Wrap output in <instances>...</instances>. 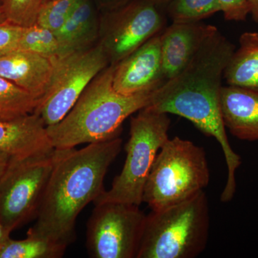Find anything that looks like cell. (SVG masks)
I'll use <instances>...</instances> for the list:
<instances>
[{"mask_svg":"<svg viewBox=\"0 0 258 258\" xmlns=\"http://www.w3.org/2000/svg\"><path fill=\"white\" fill-rule=\"evenodd\" d=\"M117 137L81 149H55V163L37 213L28 231L68 246L76 238L77 217L104 191L107 171L121 150Z\"/></svg>","mask_w":258,"mask_h":258,"instance_id":"1","label":"cell"},{"mask_svg":"<svg viewBox=\"0 0 258 258\" xmlns=\"http://www.w3.org/2000/svg\"><path fill=\"white\" fill-rule=\"evenodd\" d=\"M235 45L217 30L204 42L189 63L153 94L148 109L179 115L220 144L226 164L233 167L241 157L231 147L222 119L220 95L227 63Z\"/></svg>","mask_w":258,"mask_h":258,"instance_id":"2","label":"cell"},{"mask_svg":"<svg viewBox=\"0 0 258 258\" xmlns=\"http://www.w3.org/2000/svg\"><path fill=\"white\" fill-rule=\"evenodd\" d=\"M114 69L115 66L109 64L97 75L66 116L46 126L55 149H71L114 138L128 116L149 104L156 90L131 96L120 94L113 86Z\"/></svg>","mask_w":258,"mask_h":258,"instance_id":"3","label":"cell"},{"mask_svg":"<svg viewBox=\"0 0 258 258\" xmlns=\"http://www.w3.org/2000/svg\"><path fill=\"white\" fill-rule=\"evenodd\" d=\"M210 209L205 191L146 215L137 258H195L206 248Z\"/></svg>","mask_w":258,"mask_h":258,"instance_id":"4","label":"cell"},{"mask_svg":"<svg viewBox=\"0 0 258 258\" xmlns=\"http://www.w3.org/2000/svg\"><path fill=\"white\" fill-rule=\"evenodd\" d=\"M210 182V169L203 147L175 137L162 146L148 177L143 203L153 211L193 198Z\"/></svg>","mask_w":258,"mask_h":258,"instance_id":"5","label":"cell"},{"mask_svg":"<svg viewBox=\"0 0 258 258\" xmlns=\"http://www.w3.org/2000/svg\"><path fill=\"white\" fill-rule=\"evenodd\" d=\"M170 123L167 113L147 108L132 117L123 169L113 179L111 189L104 190L93 202L95 205L121 203L140 206L143 203L146 183L158 153L169 139Z\"/></svg>","mask_w":258,"mask_h":258,"instance_id":"6","label":"cell"},{"mask_svg":"<svg viewBox=\"0 0 258 258\" xmlns=\"http://www.w3.org/2000/svg\"><path fill=\"white\" fill-rule=\"evenodd\" d=\"M55 149L22 157H11L0 179V220L13 230L37 216L50 179Z\"/></svg>","mask_w":258,"mask_h":258,"instance_id":"7","label":"cell"},{"mask_svg":"<svg viewBox=\"0 0 258 258\" xmlns=\"http://www.w3.org/2000/svg\"><path fill=\"white\" fill-rule=\"evenodd\" d=\"M165 8L152 0H130L106 11L100 42L109 64L115 66L165 29Z\"/></svg>","mask_w":258,"mask_h":258,"instance_id":"8","label":"cell"},{"mask_svg":"<svg viewBox=\"0 0 258 258\" xmlns=\"http://www.w3.org/2000/svg\"><path fill=\"white\" fill-rule=\"evenodd\" d=\"M108 64L106 52L99 42L56 61L50 87L33 113L40 115L46 126L58 123L89 83Z\"/></svg>","mask_w":258,"mask_h":258,"instance_id":"9","label":"cell"},{"mask_svg":"<svg viewBox=\"0 0 258 258\" xmlns=\"http://www.w3.org/2000/svg\"><path fill=\"white\" fill-rule=\"evenodd\" d=\"M146 215L121 203L95 205L87 225V247L93 258H137Z\"/></svg>","mask_w":258,"mask_h":258,"instance_id":"10","label":"cell"},{"mask_svg":"<svg viewBox=\"0 0 258 258\" xmlns=\"http://www.w3.org/2000/svg\"><path fill=\"white\" fill-rule=\"evenodd\" d=\"M161 33L115 64L113 86L117 92L131 96L155 91L166 82L161 61Z\"/></svg>","mask_w":258,"mask_h":258,"instance_id":"11","label":"cell"},{"mask_svg":"<svg viewBox=\"0 0 258 258\" xmlns=\"http://www.w3.org/2000/svg\"><path fill=\"white\" fill-rule=\"evenodd\" d=\"M218 30L200 22L172 23L161 33V55L165 81L189 63L209 37Z\"/></svg>","mask_w":258,"mask_h":258,"instance_id":"12","label":"cell"},{"mask_svg":"<svg viewBox=\"0 0 258 258\" xmlns=\"http://www.w3.org/2000/svg\"><path fill=\"white\" fill-rule=\"evenodd\" d=\"M55 62L35 52L15 50L0 57V76L41 99L50 87Z\"/></svg>","mask_w":258,"mask_h":258,"instance_id":"13","label":"cell"},{"mask_svg":"<svg viewBox=\"0 0 258 258\" xmlns=\"http://www.w3.org/2000/svg\"><path fill=\"white\" fill-rule=\"evenodd\" d=\"M55 149L40 115L31 113L13 120H0V152L22 157Z\"/></svg>","mask_w":258,"mask_h":258,"instance_id":"14","label":"cell"},{"mask_svg":"<svg viewBox=\"0 0 258 258\" xmlns=\"http://www.w3.org/2000/svg\"><path fill=\"white\" fill-rule=\"evenodd\" d=\"M225 128L236 138L258 140V93L235 86H222L220 95Z\"/></svg>","mask_w":258,"mask_h":258,"instance_id":"15","label":"cell"},{"mask_svg":"<svg viewBox=\"0 0 258 258\" xmlns=\"http://www.w3.org/2000/svg\"><path fill=\"white\" fill-rule=\"evenodd\" d=\"M98 10L94 0H81L66 23L55 32L64 55L94 45L93 42L99 37L101 30Z\"/></svg>","mask_w":258,"mask_h":258,"instance_id":"16","label":"cell"},{"mask_svg":"<svg viewBox=\"0 0 258 258\" xmlns=\"http://www.w3.org/2000/svg\"><path fill=\"white\" fill-rule=\"evenodd\" d=\"M239 45L227 63L224 79L228 86L258 93V32H244Z\"/></svg>","mask_w":258,"mask_h":258,"instance_id":"17","label":"cell"},{"mask_svg":"<svg viewBox=\"0 0 258 258\" xmlns=\"http://www.w3.org/2000/svg\"><path fill=\"white\" fill-rule=\"evenodd\" d=\"M67 247L28 231L24 240L11 237L0 249V258H60Z\"/></svg>","mask_w":258,"mask_h":258,"instance_id":"18","label":"cell"},{"mask_svg":"<svg viewBox=\"0 0 258 258\" xmlns=\"http://www.w3.org/2000/svg\"><path fill=\"white\" fill-rule=\"evenodd\" d=\"M40 99L0 76V120H13L33 113Z\"/></svg>","mask_w":258,"mask_h":258,"instance_id":"19","label":"cell"},{"mask_svg":"<svg viewBox=\"0 0 258 258\" xmlns=\"http://www.w3.org/2000/svg\"><path fill=\"white\" fill-rule=\"evenodd\" d=\"M18 49L35 52L54 62L66 56L55 34L37 24L23 28Z\"/></svg>","mask_w":258,"mask_h":258,"instance_id":"20","label":"cell"},{"mask_svg":"<svg viewBox=\"0 0 258 258\" xmlns=\"http://www.w3.org/2000/svg\"><path fill=\"white\" fill-rule=\"evenodd\" d=\"M166 14L172 23H195L221 12L217 0H169Z\"/></svg>","mask_w":258,"mask_h":258,"instance_id":"21","label":"cell"},{"mask_svg":"<svg viewBox=\"0 0 258 258\" xmlns=\"http://www.w3.org/2000/svg\"><path fill=\"white\" fill-rule=\"evenodd\" d=\"M81 0H50L44 2L37 16V25L55 33L66 23Z\"/></svg>","mask_w":258,"mask_h":258,"instance_id":"22","label":"cell"},{"mask_svg":"<svg viewBox=\"0 0 258 258\" xmlns=\"http://www.w3.org/2000/svg\"><path fill=\"white\" fill-rule=\"evenodd\" d=\"M44 0H3L7 20L10 23L27 28L35 25Z\"/></svg>","mask_w":258,"mask_h":258,"instance_id":"23","label":"cell"},{"mask_svg":"<svg viewBox=\"0 0 258 258\" xmlns=\"http://www.w3.org/2000/svg\"><path fill=\"white\" fill-rule=\"evenodd\" d=\"M23 27L8 23L0 25V57L18 49Z\"/></svg>","mask_w":258,"mask_h":258,"instance_id":"24","label":"cell"},{"mask_svg":"<svg viewBox=\"0 0 258 258\" xmlns=\"http://www.w3.org/2000/svg\"><path fill=\"white\" fill-rule=\"evenodd\" d=\"M227 21H244L250 13L248 0H217Z\"/></svg>","mask_w":258,"mask_h":258,"instance_id":"25","label":"cell"},{"mask_svg":"<svg viewBox=\"0 0 258 258\" xmlns=\"http://www.w3.org/2000/svg\"><path fill=\"white\" fill-rule=\"evenodd\" d=\"M99 10L108 11L125 4L130 0H94Z\"/></svg>","mask_w":258,"mask_h":258,"instance_id":"26","label":"cell"},{"mask_svg":"<svg viewBox=\"0 0 258 258\" xmlns=\"http://www.w3.org/2000/svg\"><path fill=\"white\" fill-rule=\"evenodd\" d=\"M10 156L6 153L0 152V179L4 174L10 160Z\"/></svg>","mask_w":258,"mask_h":258,"instance_id":"27","label":"cell"},{"mask_svg":"<svg viewBox=\"0 0 258 258\" xmlns=\"http://www.w3.org/2000/svg\"><path fill=\"white\" fill-rule=\"evenodd\" d=\"M10 234L8 230L5 229L3 222L0 220V249L4 245L5 242L10 238Z\"/></svg>","mask_w":258,"mask_h":258,"instance_id":"28","label":"cell"},{"mask_svg":"<svg viewBox=\"0 0 258 258\" xmlns=\"http://www.w3.org/2000/svg\"><path fill=\"white\" fill-rule=\"evenodd\" d=\"M249 9L252 18L255 23H258V0H248Z\"/></svg>","mask_w":258,"mask_h":258,"instance_id":"29","label":"cell"},{"mask_svg":"<svg viewBox=\"0 0 258 258\" xmlns=\"http://www.w3.org/2000/svg\"><path fill=\"white\" fill-rule=\"evenodd\" d=\"M8 20H7L6 16H5L4 10H3V6L2 4L0 5V25L8 23Z\"/></svg>","mask_w":258,"mask_h":258,"instance_id":"30","label":"cell"},{"mask_svg":"<svg viewBox=\"0 0 258 258\" xmlns=\"http://www.w3.org/2000/svg\"><path fill=\"white\" fill-rule=\"evenodd\" d=\"M152 1L157 3V4L162 5V6H164V8H165V5L169 3V0H152Z\"/></svg>","mask_w":258,"mask_h":258,"instance_id":"31","label":"cell"},{"mask_svg":"<svg viewBox=\"0 0 258 258\" xmlns=\"http://www.w3.org/2000/svg\"><path fill=\"white\" fill-rule=\"evenodd\" d=\"M50 1V0H44V2ZM43 2V3H44Z\"/></svg>","mask_w":258,"mask_h":258,"instance_id":"32","label":"cell"},{"mask_svg":"<svg viewBox=\"0 0 258 258\" xmlns=\"http://www.w3.org/2000/svg\"><path fill=\"white\" fill-rule=\"evenodd\" d=\"M0 1H1L2 3H3V0H0Z\"/></svg>","mask_w":258,"mask_h":258,"instance_id":"33","label":"cell"}]
</instances>
